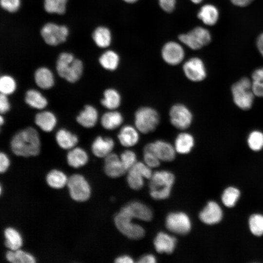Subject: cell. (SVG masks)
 Wrapping results in <instances>:
<instances>
[{
    "label": "cell",
    "instance_id": "cell-1",
    "mask_svg": "<svg viewBox=\"0 0 263 263\" xmlns=\"http://www.w3.org/2000/svg\"><path fill=\"white\" fill-rule=\"evenodd\" d=\"M10 147L16 155L29 157L38 155L41 150L38 132L33 127H27L17 131L11 137Z\"/></svg>",
    "mask_w": 263,
    "mask_h": 263
},
{
    "label": "cell",
    "instance_id": "cell-2",
    "mask_svg": "<svg viewBox=\"0 0 263 263\" xmlns=\"http://www.w3.org/2000/svg\"><path fill=\"white\" fill-rule=\"evenodd\" d=\"M56 69L60 77L70 83H75L81 78L84 70L82 61L69 52H62L57 57Z\"/></svg>",
    "mask_w": 263,
    "mask_h": 263
},
{
    "label": "cell",
    "instance_id": "cell-3",
    "mask_svg": "<svg viewBox=\"0 0 263 263\" xmlns=\"http://www.w3.org/2000/svg\"><path fill=\"white\" fill-rule=\"evenodd\" d=\"M175 181L173 173L167 170L154 172L149 183L150 195L155 200H163L168 198Z\"/></svg>",
    "mask_w": 263,
    "mask_h": 263
},
{
    "label": "cell",
    "instance_id": "cell-4",
    "mask_svg": "<svg viewBox=\"0 0 263 263\" xmlns=\"http://www.w3.org/2000/svg\"><path fill=\"white\" fill-rule=\"evenodd\" d=\"M234 103L244 110L249 109L253 104L255 94L252 89L251 80L243 77L235 83L231 87Z\"/></svg>",
    "mask_w": 263,
    "mask_h": 263
},
{
    "label": "cell",
    "instance_id": "cell-5",
    "mask_svg": "<svg viewBox=\"0 0 263 263\" xmlns=\"http://www.w3.org/2000/svg\"><path fill=\"white\" fill-rule=\"evenodd\" d=\"M135 127L139 132L147 134L154 131L159 125L160 116L157 111L150 107L138 109L134 117Z\"/></svg>",
    "mask_w": 263,
    "mask_h": 263
},
{
    "label": "cell",
    "instance_id": "cell-6",
    "mask_svg": "<svg viewBox=\"0 0 263 263\" xmlns=\"http://www.w3.org/2000/svg\"><path fill=\"white\" fill-rule=\"evenodd\" d=\"M133 218L123 207L114 217V224L118 230L130 239L138 240L145 235V230L140 225L133 223Z\"/></svg>",
    "mask_w": 263,
    "mask_h": 263
},
{
    "label": "cell",
    "instance_id": "cell-7",
    "mask_svg": "<svg viewBox=\"0 0 263 263\" xmlns=\"http://www.w3.org/2000/svg\"><path fill=\"white\" fill-rule=\"evenodd\" d=\"M69 33V29L66 25H58L54 22L46 23L40 30V35L44 41L53 46L65 42Z\"/></svg>",
    "mask_w": 263,
    "mask_h": 263
},
{
    "label": "cell",
    "instance_id": "cell-8",
    "mask_svg": "<svg viewBox=\"0 0 263 263\" xmlns=\"http://www.w3.org/2000/svg\"><path fill=\"white\" fill-rule=\"evenodd\" d=\"M179 40L193 50H198L207 45L211 39L209 31L202 27H196L186 34L178 36Z\"/></svg>",
    "mask_w": 263,
    "mask_h": 263
},
{
    "label": "cell",
    "instance_id": "cell-9",
    "mask_svg": "<svg viewBox=\"0 0 263 263\" xmlns=\"http://www.w3.org/2000/svg\"><path fill=\"white\" fill-rule=\"evenodd\" d=\"M67 185L71 198L77 202L87 200L91 194L90 186L80 174H74L68 178Z\"/></svg>",
    "mask_w": 263,
    "mask_h": 263
},
{
    "label": "cell",
    "instance_id": "cell-10",
    "mask_svg": "<svg viewBox=\"0 0 263 263\" xmlns=\"http://www.w3.org/2000/svg\"><path fill=\"white\" fill-rule=\"evenodd\" d=\"M169 117L172 125L180 130L188 129L191 124L193 119L190 110L185 105L180 103L176 104L170 108Z\"/></svg>",
    "mask_w": 263,
    "mask_h": 263
},
{
    "label": "cell",
    "instance_id": "cell-11",
    "mask_svg": "<svg viewBox=\"0 0 263 263\" xmlns=\"http://www.w3.org/2000/svg\"><path fill=\"white\" fill-rule=\"evenodd\" d=\"M166 226L171 232L179 235H185L191 229V222L188 216L182 212L169 214L166 219Z\"/></svg>",
    "mask_w": 263,
    "mask_h": 263
},
{
    "label": "cell",
    "instance_id": "cell-12",
    "mask_svg": "<svg viewBox=\"0 0 263 263\" xmlns=\"http://www.w3.org/2000/svg\"><path fill=\"white\" fill-rule=\"evenodd\" d=\"M183 70L186 77L192 82L203 81L207 76L204 63L197 57H191L186 61L183 65Z\"/></svg>",
    "mask_w": 263,
    "mask_h": 263
},
{
    "label": "cell",
    "instance_id": "cell-13",
    "mask_svg": "<svg viewBox=\"0 0 263 263\" xmlns=\"http://www.w3.org/2000/svg\"><path fill=\"white\" fill-rule=\"evenodd\" d=\"M144 150L153 152L160 160L165 162H170L175 158L176 150L173 146L163 140H157L147 144Z\"/></svg>",
    "mask_w": 263,
    "mask_h": 263
},
{
    "label": "cell",
    "instance_id": "cell-14",
    "mask_svg": "<svg viewBox=\"0 0 263 263\" xmlns=\"http://www.w3.org/2000/svg\"><path fill=\"white\" fill-rule=\"evenodd\" d=\"M162 57L165 62L170 65L180 64L185 57V52L182 46L175 41L165 43L161 51Z\"/></svg>",
    "mask_w": 263,
    "mask_h": 263
},
{
    "label": "cell",
    "instance_id": "cell-15",
    "mask_svg": "<svg viewBox=\"0 0 263 263\" xmlns=\"http://www.w3.org/2000/svg\"><path fill=\"white\" fill-rule=\"evenodd\" d=\"M98 119V110L91 104L85 105L75 117L76 123L85 129H91L94 127Z\"/></svg>",
    "mask_w": 263,
    "mask_h": 263
},
{
    "label": "cell",
    "instance_id": "cell-16",
    "mask_svg": "<svg viewBox=\"0 0 263 263\" xmlns=\"http://www.w3.org/2000/svg\"><path fill=\"white\" fill-rule=\"evenodd\" d=\"M35 124L42 132H53L57 124V118L53 112L45 109L39 111L34 116Z\"/></svg>",
    "mask_w": 263,
    "mask_h": 263
},
{
    "label": "cell",
    "instance_id": "cell-17",
    "mask_svg": "<svg viewBox=\"0 0 263 263\" xmlns=\"http://www.w3.org/2000/svg\"><path fill=\"white\" fill-rule=\"evenodd\" d=\"M114 145V141L111 137L98 135L93 141L91 149L96 157L105 158L112 152Z\"/></svg>",
    "mask_w": 263,
    "mask_h": 263
},
{
    "label": "cell",
    "instance_id": "cell-18",
    "mask_svg": "<svg viewBox=\"0 0 263 263\" xmlns=\"http://www.w3.org/2000/svg\"><path fill=\"white\" fill-rule=\"evenodd\" d=\"M104 169L106 175L112 178L120 177L127 171L123 165L120 157L113 152L104 158Z\"/></svg>",
    "mask_w": 263,
    "mask_h": 263
},
{
    "label": "cell",
    "instance_id": "cell-19",
    "mask_svg": "<svg viewBox=\"0 0 263 263\" xmlns=\"http://www.w3.org/2000/svg\"><path fill=\"white\" fill-rule=\"evenodd\" d=\"M34 80L37 86L43 90H50L55 84V78L53 72L45 66L39 67L35 70Z\"/></svg>",
    "mask_w": 263,
    "mask_h": 263
},
{
    "label": "cell",
    "instance_id": "cell-20",
    "mask_svg": "<svg viewBox=\"0 0 263 263\" xmlns=\"http://www.w3.org/2000/svg\"><path fill=\"white\" fill-rule=\"evenodd\" d=\"M55 139L59 147L68 150L76 147L79 142V138L76 134L64 128L56 132Z\"/></svg>",
    "mask_w": 263,
    "mask_h": 263
},
{
    "label": "cell",
    "instance_id": "cell-21",
    "mask_svg": "<svg viewBox=\"0 0 263 263\" xmlns=\"http://www.w3.org/2000/svg\"><path fill=\"white\" fill-rule=\"evenodd\" d=\"M25 103L32 109L38 111L46 109L48 105V100L39 90L31 88L25 93L24 96Z\"/></svg>",
    "mask_w": 263,
    "mask_h": 263
},
{
    "label": "cell",
    "instance_id": "cell-22",
    "mask_svg": "<svg viewBox=\"0 0 263 263\" xmlns=\"http://www.w3.org/2000/svg\"><path fill=\"white\" fill-rule=\"evenodd\" d=\"M199 218L206 224H214L221 221L222 218V211L216 203L210 201L200 213Z\"/></svg>",
    "mask_w": 263,
    "mask_h": 263
},
{
    "label": "cell",
    "instance_id": "cell-23",
    "mask_svg": "<svg viewBox=\"0 0 263 263\" xmlns=\"http://www.w3.org/2000/svg\"><path fill=\"white\" fill-rule=\"evenodd\" d=\"M139 131L135 127L130 125L123 126L120 130L117 137L121 145L125 147L134 146L139 140Z\"/></svg>",
    "mask_w": 263,
    "mask_h": 263
},
{
    "label": "cell",
    "instance_id": "cell-24",
    "mask_svg": "<svg viewBox=\"0 0 263 263\" xmlns=\"http://www.w3.org/2000/svg\"><path fill=\"white\" fill-rule=\"evenodd\" d=\"M133 218L144 221H149L152 218L151 209L144 204L133 201L129 203L123 207Z\"/></svg>",
    "mask_w": 263,
    "mask_h": 263
},
{
    "label": "cell",
    "instance_id": "cell-25",
    "mask_svg": "<svg viewBox=\"0 0 263 263\" xmlns=\"http://www.w3.org/2000/svg\"><path fill=\"white\" fill-rule=\"evenodd\" d=\"M176 239L166 233L159 232L153 242L156 250L159 253H171L176 245Z\"/></svg>",
    "mask_w": 263,
    "mask_h": 263
},
{
    "label": "cell",
    "instance_id": "cell-26",
    "mask_svg": "<svg viewBox=\"0 0 263 263\" xmlns=\"http://www.w3.org/2000/svg\"><path fill=\"white\" fill-rule=\"evenodd\" d=\"M66 159L70 166L74 168H78L87 163L89 156L84 149L76 146L69 150Z\"/></svg>",
    "mask_w": 263,
    "mask_h": 263
},
{
    "label": "cell",
    "instance_id": "cell-27",
    "mask_svg": "<svg viewBox=\"0 0 263 263\" xmlns=\"http://www.w3.org/2000/svg\"><path fill=\"white\" fill-rule=\"evenodd\" d=\"M123 122L122 114L117 111L108 110L100 118L102 127L108 131L114 130L120 127Z\"/></svg>",
    "mask_w": 263,
    "mask_h": 263
},
{
    "label": "cell",
    "instance_id": "cell-28",
    "mask_svg": "<svg viewBox=\"0 0 263 263\" xmlns=\"http://www.w3.org/2000/svg\"><path fill=\"white\" fill-rule=\"evenodd\" d=\"M121 100V94L117 90L109 88L104 91L100 103L108 110H115L120 106Z\"/></svg>",
    "mask_w": 263,
    "mask_h": 263
},
{
    "label": "cell",
    "instance_id": "cell-29",
    "mask_svg": "<svg viewBox=\"0 0 263 263\" xmlns=\"http://www.w3.org/2000/svg\"><path fill=\"white\" fill-rule=\"evenodd\" d=\"M194 143V138L190 133L182 132L176 136L174 147L177 152L185 154L190 152Z\"/></svg>",
    "mask_w": 263,
    "mask_h": 263
},
{
    "label": "cell",
    "instance_id": "cell-30",
    "mask_svg": "<svg viewBox=\"0 0 263 263\" xmlns=\"http://www.w3.org/2000/svg\"><path fill=\"white\" fill-rule=\"evenodd\" d=\"M197 17L206 25L212 26L217 22L219 11L214 5L207 4L201 7Z\"/></svg>",
    "mask_w": 263,
    "mask_h": 263
},
{
    "label": "cell",
    "instance_id": "cell-31",
    "mask_svg": "<svg viewBox=\"0 0 263 263\" xmlns=\"http://www.w3.org/2000/svg\"><path fill=\"white\" fill-rule=\"evenodd\" d=\"M92 38L98 47L105 48L109 47L111 43V32L106 27L98 26L93 32Z\"/></svg>",
    "mask_w": 263,
    "mask_h": 263
},
{
    "label": "cell",
    "instance_id": "cell-32",
    "mask_svg": "<svg viewBox=\"0 0 263 263\" xmlns=\"http://www.w3.org/2000/svg\"><path fill=\"white\" fill-rule=\"evenodd\" d=\"M120 61L119 55L113 50H107L102 53L98 58L100 66L105 70L113 71L118 68Z\"/></svg>",
    "mask_w": 263,
    "mask_h": 263
},
{
    "label": "cell",
    "instance_id": "cell-33",
    "mask_svg": "<svg viewBox=\"0 0 263 263\" xmlns=\"http://www.w3.org/2000/svg\"><path fill=\"white\" fill-rule=\"evenodd\" d=\"M5 245L11 250L19 249L22 246L23 242L20 233L13 227L6 228L4 232Z\"/></svg>",
    "mask_w": 263,
    "mask_h": 263
},
{
    "label": "cell",
    "instance_id": "cell-34",
    "mask_svg": "<svg viewBox=\"0 0 263 263\" xmlns=\"http://www.w3.org/2000/svg\"><path fill=\"white\" fill-rule=\"evenodd\" d=\"M68 178L62 171L57 169L51 170L47 175L46 181L51 187L54 188H61L68 182Z\"/></svg>",
    "mask_w": 263,
    "mask_h": 263
},
{
    "label": "cell",
    "instance_id": "cell-35",
    "mask_svg": "<svg viewBox=\"0 0 263 263\" xmlns=\"http://www.w3.org/2000/svg\"><path fill=\"white\" fill-rule=\"evenodd\" d=\"M7 260L12 263H34L36 259L31 254L20 249L8 251L6 253Z\"/></svg>",
    "mask_w": 263,
    "mask_h": 263
},
{
    "label": "cell",
    "instance_id": "cell-36",
    "mask_svg": "<svg viewBox=\"0 0 263 263\" xmlns=\"http://www.w3.org/2000/svg\"><path fill=\"white\" fill-rule=\"evenodd\" d=\"M17 87V81L13 76L9 74H3L0 76V94L9 96L15 93Z\"/></svg>",
    "mask_w": 263,
    "mask_h": 263
},
{
    "label": "cell",
    "instance_id": "cell-37",
    "mask_svg": "<svg viewBox=\"0 0 263 263\" xmlns=\"http://www.w3.org/2000/svg\"><path fill=\"white\" fill-rule=\"evenodd\" d=\"M127 181L130 187L134 190L141 189L144 185V176L134 166L128 170Z\"/></svg>",
    "mask_w": 263,
    "mask_h": 263
},
{
    "label": "cell",
    "instance_id": "cell-38",
    "mask_svg": "<svg viewBox=\"0 0 263 263\" xmlns=\"http://www.w3.org/2000/svg\"><path fill=\"white\" fill-rule=\"evenodd\" d=\"M67 0H43L45 11L50 14L62 15L66 10Z\"/></svg>",
    "mask_w": 263,
    "mask_h": 263
},
{
    "label": "cell",
    "instance_id": "cell-39",
    "mask_svg": "<svg viewBox=\"0 0 263 263\" xmlns=\"http://www.w3.org/2000/svg\"><path fill=\"white\" fill-rule=\"evenodd\" d=\"M251 80L255 95L263 97V67L257 69L253 72Z\"/></svg>",
    "mask_w": 263,
    "mask_h": 263
},
{
    "label": "cell",
    "instance_id": "cell-40",
    "mask_svg": "<svg viewBox=\"0 0 263 263\" xmlns=\"http://www.w3.org/2000/svg\"><path fill=\"white\" fill-rule=\"evenodd\" d=\"M239 190L233 187L226 188L223 192L222 200L224 204L227 207H233L240 196Z\"/></svg>",
    "mask_w": 263,
    "mask_h": 263
},
{
    "label": "cell",
    "instance_id": "cell-41",
    "mask_svg": "<svg viewBox=\"0 0 263 263\" xmlns=\"http://www.w3.org/2000/svg\"><path fill=\"white\" fill-rule=\"evenodd\" d=\"M249 147L254 151H258L263 148V133L259 131L252 132L247 138Z\"/></svg>",
    "mask_w": 263,
    "mask_h": 263
},
{
    "label": "cell",
    "instance_id": "cell-42",
    "mask_svg": "<svg viewBox=\"0 0 263 263\" xmlns=\"http://www.w3.org/2000/svg\"><path fill=\"white\" fill-rule=\"evenodd\" d=\"M250 229L256 236H261L263 234V216L254 214L251 216L249 220Z\"/></svg>",
    "mask_w": 263,
    "mask_h": 263
},
{
    "label": "cell",
    "instance_id": "cell-43",
    "mask_svg": "<svg viewBox=\"0 0 263 263\" xmlns=\"http://www.w3.org/2000/svg\"><path fill=\"white\" fill-rule=\"evenodd\" d=\"M120 158L124 168L128 171L136 163L135 153L131 150H126L120 155Z\"/></svg>",
    "mask_w": 263,
    "mask_h": 263
},
{
    "label": "cell",
    "instance_id": "cell-44",
    "mask_svg": "<svg viewBox=\"0 0 263 263\" xmlns=\"http://www.w3.org/2000/svg\"><path fill=\"white\" fill-rule=\"evenodd\" d=\"M1 7L9 13H15L19 8L20 0H0Z\"/></svg>",
    "mask_w": 263,
    "mask_h": 263
},
{
    "label": "cell",
    "instance_id": "cell-45",
    "mask_svg": "<svg viewBox=\"0 0 263 263\" xmlns=\"http://www.w3.org/2000/svg\"><path fill=\"white\" fill-rule=\"evenodd\" d=\"M144 163L150 168H154L159 166L160 160L152 151L144 150Z\"/></svg>",
    "mask_w": 263,
    "mask_h": 263
},
{
    "label": "cell",
    "instance_id": "cell-46",
    "mask_svg": "<svg viewBox=\"0 0 263 263\" xmlns=\"http://www.w3.org/2000/svg\"><path fill=\"white\" fill-rule=\"evenodd\" d=\"M8 95L0 94V113L4 115L8 113L11 109V103Z\"/></svg>",
    "mask_w": 263,
    "mask_h": 263
},
{
    "label": "cell",
    "instance_id": "cell-47",
    "mask_svg": "<svg viewBox=\"0 0 263 263\" xmlns=\"http://www.w3.org/2000/svg\"><path fill=\"white\" fill-rule=\"evenodd\" d=\"M160 7L167 13L172 12L175 8L176 0H158Z\"/></svg>",
    "mask_w": 263,
    "mask_h": 263
},
{
    "label": "cell",
    "instance_id": "cell-48",
    "mask_svg": "<svg viewBox=\"0 0 263 263\" xmlns=\"http://www.w3.org/2000/svg\"><path fill=\"white\" fill-rule=\"evenodd\" d=\"M10 164V159L4 152L0 153V171L5 172L8 169Z\"/></svg>",
    "mask_w": 263,
    "mask_h": 263
},
{
    "label": "cell",
    "instance_id": "cell-49",
    "mask_svg": "<svg viewBox=\"0 0 263 263\" xmlns=\"http://www.w3.org/2000/svg\"><path fill=\"white\" fill-rule=\"evenodd\" d=\"M156 262L154 256L151 254H148L141 257L138 261L139 263H154Z\"/></svg>",
    "mask_w": 263,
    "mask_h": 263
},
{
    "label": "cell",
    "instance_id": "cell-50",
    "mask_svg": "<svg viewBox=\"0 0 263 263\" xmlns=\"http://www.w3.org/2000/svg\"><path fill=\"white\" fill-rule=\"evenodd\" d=\"M115 262L117 263H133V260L129 256L124 255L117 258Z\"/></svg>",
    "mask_w": 263,
    "mask_h": 263
},
{
    "label": "cell",
    "instance_id": "cell-51",
    "mask_svg": "<svg viewBox=\"0 0 263 263\" xmlns=\"http://www.w3.org/2000/svg\"><path fill=\"white\" fill-rule=\"evenodd\" d=\"M231 2L238 6L244 7L249 4L254 0H230Z\"/></svg>",
    "mask_w": 263,
    "mask_h": 263
},
{
    "label": "cell",
    "instance_id": "cell-52",
    "mask_svg": "<svg viewBox=\"0 0 263 263\" xmlns=\"http://www.w3.org/2000/svg\"><path fill=\"white\" fill-rule=\"evenodd\" d=\"M257 47L259 52L263 56V33H262L257 38Z\"/></svg>",
    "mask_w": 263,
    "mask_h": 263
},
{
    "label": "cell",
    "instance_id": "cell-53",
    "mask_svg": "<svg viewBox=\"0 0 263 263\" xmlns=\"http://www.w3.org/2000/svg\"><path fill=\"white\" fill-rule=\"evenodd\" d=\"M5 123V118L4 117V115L2 114H0V126H2Z\"/></svg>",
    "mask_w": 263,
    "mask_h": 263
},
{
    "label": "cell",
    "instance_id": "cell-54",
    "mask_svg": "<svg viewBox=\"0 0 263 263\" xmlns=\"http://www.w3.org/2000/svg\"><path fill=\"white\" fill-rule=\"evenodd\" d=\"M123 0L127 3H132L137 1L138 0Z\"/></svg>",
    "mask_w": 263,
    "mask_h": 263
},
{
    "label": "cell",
    "instance_id": "cell-55",
    "mask_svg": "<svg viewBox=\"0 0 263 263\" xmlns=\"http://www.w3.org/2000/svg\"><path fill=\"white\" fill-rule=\"evenodd\" d=\"M193 3L198 4L201 2L203 0H190Z\"/></svg>",
    "mask_w": 263,
    "mask_h": 263
}]
</instances>
